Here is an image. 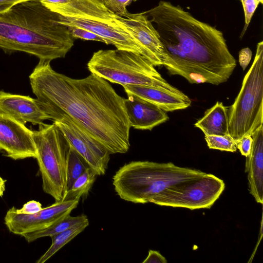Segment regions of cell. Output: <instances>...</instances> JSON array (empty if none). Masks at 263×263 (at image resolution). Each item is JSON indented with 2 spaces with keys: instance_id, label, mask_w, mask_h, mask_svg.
Returning a JSON list of instances; mask_svg holds the SVG:
<instances>
[{
  "instance_id": "6da1fadb",
  "label": "cell",
  "mask_w": 263,
  "mask_h": 263,
  "mask_svg": "<svg viewBox=\"0 0 263 263\" xmlns=\"http://www.w3.org/2000/svg\"><path fill=\"white\" fill-rule=\"evenodd\" d=\"M50 62L39 60L29 76L32 91L50 120L67 115L110 154L126 153L131 127L124 99L99 76L71 78L54 70Z\"/></svg>"
},
{
  "instance_id": "7a4b0ae2",
  "label": "cell",
  "mask_w": 263,
  "mask_h": 263,
  "mask_svg": "<svg viewBox=\"0 0 263 263\" xmlns=\"http://www.w3.org/2000/svg\"><path fill=\"white\" fill-rule=\"evenodd\" d=\"M143 13L158 33L164 48L163 66L170 74L191 84L218 85L229 80L236 61L221 31L167 1Z\"/></svg>"
},
{
  "instance_id": "3957f363",
  "label": "cell",
  "mask_w": 263,
  "mask_h": 263,
  "mask_svg": "<svg viewBox=\"0 0 263 263\" xmlns=\"http://www.w3.org/2000/svg\"><path fill=\"white\" fill-rule=\"evenodd\" d=\"M59 14L39 0H28L0 13V48L6 53L24 52L39 60L64 58L73 46Z\"/></svg>"
},
{
  "instance_id": "277c9868",
  "label": "cell",
  "mask_w": 263,
  "mask_h": 263,
  "mask_svg": "<svg viewBox=\"0 0 263 263\" xmlns=\"http://www.w3.org/2000/svg\"><path fill=\"white\" fill-rule=\"evenodd\" d=\"M206 173L168 163L133 161L125 164L112 177L117 194L126 201L146 203L166 189L195 180Z\"/></svg>"
},
{
  "instance_id": "5b68a950",
  "label": "cell",
  "mask_w": 263,
  "mask_h": 263,
  "mask_svg": "<svg viewBox=\"0 0 263 263\" xmlns=\"http://www.w3.org/2000/svg\"><path fill=\"white\" fill-rule=\"evenodd\" d=\"M59 14V22L67 26L89 30L117 49L141 54L149 61L145 50L119 20L118 14L100 0H69L64 4L45 6Z\"/></svg>"
},
{
  "instance_id": "8992f818",
  "label": "cell",
  "mask_w": 263,
  "mask_h": 263,
  "mask_svg": "<svg viewBox=\"0 0 263 263\" xmlns=\"http://www.w3.org/2000/svg\"><path fill=\"white\" fill-rule=\"evenodd\" d=\"M91 73L111 83L146 86L182 94L158 72L144 55L124 50H99L87 63Z\"/></svg>"
},
{
  "instance_id": "52a82bcc",
  "label": "cell",
  "mask_w": 263,
  "mask_h": 263,
  "mask_svg": "<svg viewBox=\"0 0 263 263\" xmlns=\"http://www.w3.org/2000/svg\"><path fill=\"white\" fill-rule=\"evenodd\" d=\"M33 132L43 190L55 201H63L67 192V169L71 145L53 122L39 125V129Z\"/></svg>"
},
{
  "instance_id": "ba28073f",
  "label": "cell",
  "mask_w": 263,
  "mask_h": 263,
  "mask_svg": "<svg viewBox=\"0 0 263 263\" xmlns=\"http://www.w3.org/2000/svg\"><path fill=\"white\" fill-rule=\"evenodd\" d=\"M263 122V42L257 45L254 61L234 103L228 109L229 134L235 142L252 134Z\"/></svg>"
},
{
  "instance_id": "9c48e42d",
  "label": "cell",
  "mask_w": 263,
  "mask_h": 263,
  "mask_svg": "<svg viewBox=\"0 0 263 263\" xmlns=\"http://www.w3.org/2000/svg\"><path fill=\"white\" fill-rule=\"evenodd\" d=\"M224 187L222 180L206 173L193 181L166 189L151 203L191 210L209 209L218 199Z\"/></svg>"
},
{
  "instance_id": "30bf717a",
  "label": "cell",
  "mask_w": 263,
  "mask_h": 263,
  "mask_svg": "<svg viewBox=\"0 0 263 263\" xmlns=\"http://www.w3.org/2000/svg\"><path fill=\"white\" fill-rule=\"evenodd\" d=\"M71 145L85 159L97 176L105 175L110 153L69 116L63 114L54 119Z\"/></svg>"
},
{
  "instance_id": "8fae6325",
  "label": "cell",
  "mask_w": 263,
  "mask_h": 263,
  "mask_svg": "<svg viewBox=\"0 0 263 263\" xmlns=\"http://www.w3.org/2000/svg\"><path fill=\"white\" fill-rule=\"evenodd\" d=\"M79 200H63L53 204L33 214H23L15 212L13 206L8 210L4 223L8 230L16 235L46 229L63 219L77 208Z\"/></svg>"
},
{
  "instance_id": "7c38bea8",
  "label": "cell",
  "mask_w": 263,
  "mask_h": 263,
  "mask_svg": "<svg viewBox=\"0 0 263 263\" xmlns=\"http://www.w3.org/2000/svg\"><path fill=\"white\" fill-rule=\"evenodd\" d=\"M0 151L14 160L36 158L32 130L15 119L0 112Z\"/></svg>"
},
{
  "instance_id": "4fadbf2b",
  "label": "cell",
  "mask_w": 263,
  "mask_h": 263,
  "mask_svg": "<svg viewBox=\"0 0 263 263\" xmlns=\"http://www.w3.org/2000/svg\"><path fill=\"white\" fill-rule=\"evenodd\" d=\"M119 20L136 41L148 53L150 61L155 66H163L164 48L156 29L143 12L118 15Z\"/></svg>"
},
{
  "instance_id": "5bb4252c",
  "label": "cell",
  "mask_w": 263,
  "mask_h": 263,
  "mask_svg": "<svg viewBox=\"0 0 263 263\" xmlns=\"http://www.w3.org/2000/svg\"><path fill=\"white\" fill-rule=\"evenodd\" d=\"M0 112L23 124L40 125L50 120L40 101L29 96L12 94L0 90Z\"/></svg>"
},
{
  "instance_id": "9a60e30c",
  "label": "cell",
  "mask_w": 263,
  "mask_h": 263,
  "mask_svg": "<svg viewBox=\"0 0 263 263\" xmlns=\"http://www.w3.org/2000/svg\"><path fill=\"white\" fill-rule=\"evenodd\" d=\"M124 99V106L130 127L151 130L169 119L166 111L135 95Z\"/></svg>"
},
{
  "instance_id": "2e32d148",
  "label": "cell",
  "mask_w": 263,
  "mask_h": 263,
  "mask_svg": "<svg viewBox=\"0 0 263 263\" xmlns=\"http://www.w3.org/2000/svg\"><path fill=\"white\" fill-rule=\"evenodd\" d=\"M127 95H135L156 105L165 111L184 109L190 106L191 100L185 95L156 87L134 85L122 86Z\"/></svg>"
},
{
  "instance_id": "e0dca14e",
  "label": "cell",
  "mask_w": 263,
  "mask_h": 263,
  "mask_svg": "<svg viewBox=\"0 0 263 263\" xmlns=\"http://www.w3.org/2000/svg\"><path fill=\"white\" fill-rule=\"evenodd\" d=\"M252 146L246 157L245 172L248 173L250 194L257 203L263 202V127L257 128L252 135Z\"/></svg>"
},
{
  "instance_id": "ac0fdd59",
  "label": "cell",
  "mask_w": 263,
  "mask_h": 263,
  "mask_svg": "<svg viewBox=\"0 0 263 263\" xmlns=\"http://www.w3.org/2000/svg\"><path fill=\"white\" fill-rule=\"evenodd\" d=\"M194 126L201 129L204 135H225L229 134L228 109L222 102L217 101L207 109L203 116Z\"/></svg>"
},
{
  "instance_id": "d6986e66",
  "label": "cell",
  "mask_w": 263,
  "mask_h": 263,
  "mask_svg": "<svg viewBox=\"0 0 263 263\" xmlns=\"http://www.w3.org/2000/svg\"><path fill=\"white\" fill-rule=\"evenodd\" d=\"M88 220L87 216L83 214L77 216H71L69 214L46 229L27 233L24 234L22 236L29 243L40 238L47 236L51 237L75 225Z\"/></svg>"
},
{
  "instance_id": "ffe728a7",
  "label": "cell",
  "mask_w": 263,
  "mask_h": 263,
  "mask_svg": "<svg viewBox=\"0 0 263 263\" xmlns=\"http://www.w3.org/2000/svg\"><path fill=\"white\" fill-rule=\"evenodd\" d=\"M89 225V220L75 225L59 234L52 236V243L46 252L36 261L44 263L51 257L63 247L78 235Z\"/></svg>"
},
{
  "instance_id": "44dd1931",
  "label": "cell",
  "mask_w": 263,
  "mask_h": 263,
  "mask_svg": "<svg viewBox=\"0 0 263 263\" xmlns=\"http://www.w3.org/2000/svg\"><path fill=\"white\" fill-rule=\"evenodd\" d=\"M97 176L91 168H87L75 180L71 187L66 192L63 200H79L82 196L88 194Z\"/></svg>"
},
{
  "instance_id": "7402d4cb",
  "label": "cell",
  "mask_w": 263,
  "mask_h": 263,
  "mask_svg": "<svg viewBox=\"0 0 263 263\" xmlns=\"http://www.w3.org/2000/svg\"><path fill=\"white\" fill-rule=\"evenodd\" d=\"M88 168L90 167L85 159L71 146L67 169V192Z\"/></svg>"
},
{
  "instance_id": "603a6c76",
  "label": "cell",
  "mask_w": 263,
  "mask_h": 263,
  "mask_svg": "<svg viewBox=\"0 0 263 263\" xmlns=\"http://www.w3.org/2000/svg\"><path fill=\"white\" fill-rule=\"evenodd\" d=\"M204 139L210 149L235 152L237 150L234 139L230 135H205Z\"/></svg>"
},
{
  "instance_id": "cb8c5ba5",
  "label": "cell",
  "mask_w": 263,
  "mask_h": 263,
  "mask_svg": "<svg viewBox=\"0 0 263 263\" xmlns=\"http://www.w3.org/2000/svg\"><path fill=\"white\" fill-rule=\"evenodd\" d=\"M67 27L69 30L71 36L73 39L98 41L106 44L105 41L103 39L89 30L75 26H69Z\"/></svg>"
},
{
  "instance_id": "d4e9b609",
  "label": "cell",
  "mask_w": 263,
  "mask_h": 263,
  "mask_svg": "<svg viewBox=\"0 0 263 263\" xmlns=\"http://www.w3.org/2000/svg\"><path fill=\"white\" fill-rule=\"evenodd\" d=\"M138 0H104L103 4L110 10L116 14L122 15L126 13L128 11L126 7L132 2Z\"/></svg>"
},
{
  "instance_id": "484cf974",
  "label": "cell",
  "mask_w": 263,
  "mask_h": 263,
  "mask_svg": "<svg viewBox=\"0 0 263 263\" xmlns=\"http://www.w3.org/2000/svg\"><path fill=\"white\" fill-rule=\"evenodd\" d=\"M235 143L236 148L239 150L242 155L246 157L249 155L253 143L252 135H246Z\"/></svg>"
},
{
  "instance_id": "4316f807",
  "label": "cell",
  "mask_w": 263,
  "mask_h": 263,
  "mask_svg": "<svg viewBox=\"0 0 263 263\" xmlns=\"http://www.w3.org/2000/svg\"><path fill=\"white\" fill-rule=\"evenodd\" d=\"M16 213L23 214H33L42 209L41 203L35 200H30L25 203L22 208L17 209L13 206Z\"/></svg>"
},
{
  "instance_id": "83f0119b",
  "label": "cell",
  "mask_w": 263,
  "mask_h": 263,
  "mask_svg": "<svg viewBox=\"0 0 263 263\" xmlns=\"http://www.w3.org/2000/svg\"><path fill=\"white\" fill-rule=\"evenodd\" d=\"M241 3L244 10L245 24L247 27L259 3L257 0H246Z\"/></svg>"
},
{
  "instance_id": "f1b7e54d",
  "label": "cell",
  "mask_w": 263,
  "mask_h": 263,
  "mask_svg": "<svg viewBox=\"0 0 263 263\" xmlns=\"http://www.w3.org/2000/svg\"><path fill=\"white\" fill-rule=\"evenodd\" d=\"M252 52L251 49L246 47L239 52V63L243 70L246 69L251 60Z\"/></svg>"
},
{
  "instance_id": "f546056e",
  "label": "cell",
  "mask_w": 263,
  "mask_h": 263,
  "mask_svg": "<svg viewBox=\"0 0 263 263\" xmlns=\"http://www.w3.org/2000/svg\"><path fill=\"white\" fill-rule=\"evenodd\" d=\"M167 260L158 251L150 250L147 257L142 263H166Z\"/></svg>"
},
{
  "instance_id": "4dcf8cb0",
  "label": "cell",
  "mask_w": 263,
  "mask_h": 263,
  "mask_svg": "<svg viewBox=\"0 0 263 263\" xmlns=\"http://www.w3.org/2000/svg\"><path fill=\"white\" fill-rule=\"evenodd\" d=\"M6 180L4 179L0 176V197H3L5 191V183Z\"/></svg>"
},
{
  "instance_id": "1f68e13d",
  "label": "cell",
  "mask_w": 263,
  "mask_h": 263,
  "mask_svg": "<svg viewBox=\"0 0 263 263\" xmlns=\"http://www.w3.org/2000/svg\"><path fill=\"white\" fill-rule=\"evenodd\" d=\"M28 0H0V4L15 5L18 3Z\"/></svg>"
},
{
  "instance_id": "d6a6232c",
  "label": "cell",
  "mask_w": 263,
  "mask_h": 263,
  "mask_svg": "<svg viewBox=\"0 0 263 263\" xmlns=\"http://www.w3.org/2000/svg\"><path fill=\"white\" fill-rule=\"evenodd\" d=\"M13 5L0 4V13L10 9Z\"/></svg>"
},
{
  "instance_id": "836d02e7",
  "label": "cell",
  "mask_w": 263,
  "mask_h": 263,
  "mask_svg": "<svg viewBox=\"0 0 263 263\" xmlns=\"http://www.w3.org/2000/svg\"><path fill=\"white\" fill-rule=\"evenodd\" d=\"M259 3L263 4V0H257Z\"/></svg>"
},
{
  "instance_id": "e575fe53",
  "label": "cell",
  "mask_w": 263,
  "mask_h": 263,
  "mask_svg": "<svg viewBox=\"0 0 263 263\" xmlns=\"http://www.w3.org/2000/svg\"><path fill=\"white\" fill-rule=\"evenodd\" d=\"M239 1H240L241 2H244V1H245L246 0H239Z\"/></svg>"
},
{
  "instance_id": "d590c367",
  "label": "cell",
  "mask_w": 263,
  "mask_h": 263,
  "mask_svg": "<svg viewBox=\"0 0 263 263\" xmlns=\"http://www.w3.org/2000/svg\"><path fill=\"white\" fill-rule=\"evenodd\" d=\"M100 1H101V2H103L104 1V0H100Z\"/></svg>"
}]
</instances>
